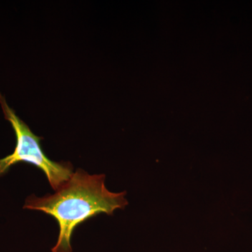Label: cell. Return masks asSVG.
Wrapping results in <instances>:
<instances>
[{
	"label": "cell",
	"mask_w": 252,
	"mask_h": 252,
	"mask_svg": "<svg viewBox=\"0 0 252 252\" xmlns=\"http://www.w3.org/2000/svg\"><path fill=\"white\" fill-rule=\"evenodd\" d=\"M105 175H89L78 169L52 195H31L23 208L38 210L57 220L59 235L52 252H72L71 238L77 225L100 213L113 215L128 205L126 191L112 193L105 187Z\"/></svg>",
	"instance_id": "cell-1"
},
{
	"label": "cell",
	"mask_w": 252,
	"mask_h": 252,
	"mask_svg": "<svg viewBox=\"0 0 252 252\" xmlns=\"http://www.w3.org/2000/svg\"><path fill=\"white\" fill-rule=\"evenodd\" d=\"M0 104L5 119L11 124L16 137L14 152L0 159V177L5 175L15 164L28 162L42 170L51 187L57 190L72 176V164L69 162H54L46 157L40 144L42 137L32 132L29 126L9 107L1 92Z\"/></svg>",
	"instance_id": "cell-2"
}]
</instances>
